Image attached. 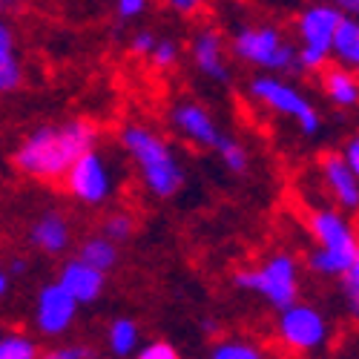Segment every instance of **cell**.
Masks as SVG:
<instances>
[{
	"instance_id": "22",
	"label": "cell",
	"mask_w": 359,
	"mask_h": 359,
	"mask_svg": "<svg viewBox=\"0 0 359 359\" xmlns=\"http://www.w3.org/2000/svg\"><path fill=\"white\" fill-rule=\"evenodd\" d=\"M353 264H359V262H345L337 253H327L322 248L311 250V256H308V267H311V271L313 273H325V276H339V273H345L348 267H353Z\"/></svg>"
},
{
	"instance_id": "25",
	"label": "cell",
	"mask_w": 359,
	"mask_h": 359,
	"mask_svg": "<svg viewBox=\"0 0 359 359\" xmlns=\"http://www.w3.org/2000/svg\"><path fill=\"white\" fill-rule=\"evenodd\" d=\"M210 359H264V356H262V351H259L256 345H250V342H222V345L210 353Z\"/></svg>"
},
{
	"instance_id": "24",
	"label": "cell",
	"mask_w": 359,
	"mask_h": 359,
	"mask_svg": "<svg viewBox=\"0 0 359 359\" xmlns=\"http://www.w3.org/2000/svg\"><path fill=\"white\" fill-rule=\"evenodd\" d=\"M178 55H182V46H178L172 38H156L153 49H149V64L156 69H170L178 64Z\"/></svg>"
},
{
	"instance_id": "29",
	"label": "cell",
	"mask_w": 359,
	"mask_h": 359,
	"mask_svg": "<svg viewBox=\"0 0 359 359\" xmlns=\"http://www.w3.org/2000/svg\"><path fill=\"white\" fill-rule=\"evenodd\" d=\"M149 6V0H115V15L121 20H138Z\"/></svg>"
},
{
	"instance_id": "35",
	"label": "cell",
	"mask_w": 359,
	"mask_h": 359,
	"mask_svg": "<svg viewBox=\"0 0 359 359\" xmlns=\"http://www.w3.org/2000/svg\"><path fill=\"white\" fill-rule=\"evenodd\" d=\"M6 293H9V273L0 267V299H4Z\"/></svg>"
},
{
	"instance_id": "2",
	"label": "cell",
	"mask_w": 359,
	"mask_h": 359,
	"mask_svg": "<svg viewBox=\"0 0 359 359\" xmlns=\"http://www.w3.org/2000/svg\"><path fill=\"white\" fill-rule=\"evenodd\" d=\"M121 147L141 170L144 187L156 198H172L184 187V167L178 164L172 147L156 130L144 124H127L121 130Z\"/></svg>"
},
{
	"instance_id": "10",
	"label": "cell",
	"mask_w": 359,
	"mask_h": 359,
	"mask_svg": "<svg viewBox=\"0 0 359 359\" xmlns=\"http://www.w3.org/2000/svg\"><path fill=\"white\" fill-rule=\"evenodd\" d=\"M78 302L57 285H43L41 293H38V305H35V325L43 337H61L67 334L75 316H78Z\"/></svg>"
},
{
	"instance_id": "32",
	"label": "cell",
	"mask_w": 359,
	"mask_h": 359,
	"mask_svg": "<svg viewBox=\"0 0 359 359\" xmlns=\"http://www.w3.org/2000/svg\"><path fill=\"white\" fill-rule=\"evenodd\" d=\"M342 161L353 170V172H359V138H348V144H345V149H342Z\"/></svg>"
},
{
	"instance_id": "11",
	"label": "cell",
	"mask_w": 359,
	"mask_h": 359,
	"mask_svg": "<svg viewBox=\"0 0 359 359\" xmlns=\"http://www.w3.org/2000/svg\"><path fill=\"white\" fill-rule=\"evenodd\" d=\"M172 127L187 141H193L196 147H204V149H213L222 138L216 118L196 101H178L172 107Z\"/></svg>"
},
{
	"instance_id": "6",
	"label": "cell",
	"mask_w": 359,
	"mask_h": 359,
	"mask_svg": "<svg viewBox=\"0 0 359 359\" xmlns=\"http://www.w3.org/2000/svg\"><path fill=\"white\" fill-rule=\"evenodd\" d=\"M250 98L259 101L262 107H267L271 112H279L290 121H296V127L305 135H316L322 127V115L316 112V107L299 93L296 86H290L287 81L273 75H259L250 81Z\"/></svg>"
},
{
	"instance_id": "15",
	"label": "cell",
	"mask_w": 359,
	"mask_h": 359,
	"mask_svg": "<svg viewBox=\"0 0 359 359\" xmlns=\"http://www.w3.org/2000/svg\"><path fill=\"white\" fill-rule=\"evenodd\" d=\"M29 238H32V245L49 256H57L69 248V238H72V230H69V222L61 216V213H43L38 216V222L32 224L29 230Z\"/></svg>"
},
{
	"instance_id": "13",
	"label": "cell",
	"mask_w": 359,
	"mask_h": 359,
	"mask_svg": "<svg viewBox=\"0 0 359 359\" xmlns=\"http://www.w3.org/2000/svg\"><path fill=\"white\" fill-rule=\"evenodd\" d=\"M57 285H61L78 305H93V302H98L101 293H104L107 273L98 271V267H93V264H86L83 259H69L61 267Z\"/></svg>"
},
{
	"instance_id": "18",
	"label": "cell",
	"mask_w": 359,
	"mask_h": 359,
	"mask_svg": "<svg viewBox=\"0 0 359 359\" xmlns=\"http://www.w3.org/2000/svg\"><path fill=\"white\" fill-rule=\"evenodd\" d=\"M23 83V67L18 61L15 32L6 20H0V93H12Z\"/></svg>"
},
{
	"instance_id": "33",
	"label": "cell",
	"mask_w": 359,
	"mask_h": 359,
	"mask_svg": "<svg viewBox=\"0 0 359 359\" xmlns=\"http://www.w3.org/2000/svg\"><path fill=\"white\" fill-rule=\"evenodd\" d=\"M207 4V0H167V6L178 15H196L201 6Z\"/></svg>"
},
{
	"instance_id": "16",
	"label": "cell",
	"mask_w": 359,
	"mask_h": 359,
	"mask_svg": "<svg viewBox=\"0 0 359 359\" xmlns=\"http://www.w3.org/2000/svg\"><path fill=\"white\" fill-rule=\"evenodd\" d=\"M322 86H325V95L331 98L337 107H356L359 101V81L353 75V69L337 64V67H322Z\"/></svg>"
},
{
	"instance_id": "14",
	"label": "cell",
	"mask_w": 359,
	"mask_h": 359,
	"mask_svg": "<svg viewBox=\"0 0 359 359\" xmlns=\"http://www.w3.org/2000/svg\"><path fill=\"white\" fill-rule=\"evenodd\" d=\"M322 175H325V184L327 190L334 193V198L348 207V210H356L359 204V184H356V172L342 161L339 153H331L322 158Z\"/></svg>"
},
{
	"instance_id": "34",
	"label": "cell",
	"mask_w": 359,
	"mask_h": 359,
	"mask_svg": "<svg viewBox=\"0 0 359 359\" xmlns=\"http://www.w3.org/2000/svg\"><path fill=\"white\" fill-rule=\"evenodd\" d=\"M331 4H334L342 15H353V18H356V12H359V0H331Z\"/></svg>"
},
{
	"instance_id": "31",
	"label": "cell",
	"mask_w": 359,
	"mask_h": 359,
	"mask_svg": "<svg viewBox=\"0 0 359 359\" xmlns=\"http://www.w3.org/2000/svg\"><path fill=\"white\" fill-rule=\"evenodd\" d=\"M153 43H156V35L149 32V29H141V32H135L130 38V52L138 55V57H147L149 49H153Z\"/></svg>"
},
{
	"instance_id": "20",
	"label": "cell",
	"mask_w": 359,
	"mask_h": 359,
	"mask_svg": "<svg viewBox=\"0 0 359 359\" xmlns=\"http://www.w3.org/2000/svg\"><path fill=\"white\" fill-rule=\"evenodd\" d=\"M78 259H83L86 264H93V267H98V271L107 273L118 262V248H115V242H109L107 236H95V238H86V242L81 245Z\"/></svg>"
},
{
	"instance_id": "3",
	"label": "cell",
	"mask_w": 359,
	"mask_h": 359,
	"mask_svg": "<svg viewBox=\"0 0 359 359\" xmlns=\"http://www.w3.org/2000/svg\"><path fill=\"white\" fill-rule=\"evenodd\" d=\"M233 52L238 61L267 72H290L296 69V46L271 23H250L236 29Z\"/></svg>"
},
{
	"instance_id": "17",
	"label": "cell",
	"mask_w": 359,
	"mask_h": 359,
	"mask_svg": "<svg viewBox=\"0 0 359 359\" xmlns=\"http://www.w3.org/2000/svg\"><path fill=\"white\" fill-rule=\"evenodd\" d=\"M331 55L348 69L359 67V23L353 15H342L337 29H334V38H331Z\"/></svg>"
},
{
	"instance_id": "12",
	"label": "cell",
	"mask_w": 359,
	"mask_h": 359,
	"mask_svg": "<svg viewBox=\"0 0 359 359\" xmlns=\"http://www.w3.org/2000/svg\"><path fill=\"white\" fill-rule=\"evenodd\" d=\"M193 61L204 78H210L216 83H230V64L224 55V38L219 29L204 26L193 38Z\"/></svg>"
},
{
	"instance_id": "36",
	"label": "cell",
	"mask_w": 359,
	"mask_h": 359,
	"mask_svg": "<svg viewBox=\"0 0 359 359\" xmlns=\"http://www.w3.org/2000/svg\"><path fill=\"white\" fill-rule=\"evenodd\" d=\"M9 271H12V273H26V259H12Z\"/></svg>"
},
{
	"instance_id": "26",
	"label": "cell",
	"mask_w": 359,
	"mask_h": 359,
	"mask_svg": "<svg viewBox=\"0 0 359 359\" xmlns=\"http://www.w3.org/2000/svg\"><path fill=\"white\" fill-rule=\"evenodd\" d=\"M133 227H135V222L127 213H115L104 222V236L118 245V242H127V238L133 236Z\"/></svg>"
},
{
	"instance_id": "28",
	"label": "cell",
	"mask_w": 359,
	"mask_h": 359,
	"mask_svg": "<svg viewBox=\"0 0 359 359\" xmlns=\"http://www.w3.org/2000/svg\"><path fill=\"white\" fill-rule=\"evenodd\" d=\"M135 359H182V353L170 342H149L135 353Z\"/></svg>"
},
{
	"instance_id": "19",
	"label": "cell",
	"mask_w": 359,
	"mask_h": 359,
	"mask_svg": "<svg viewBox=\"0 0 359 359\" xmlns=\"http://www.w3.org/2000/svg\"><path fill=\"white\" fill-rule=\"evenodd\" d=\"M138 339H141V327L135 319L130 316H118L109 322V331H107V345H109V353L118 356V359H127L135 353L138 348Z\"/></svg>"
},
{
	"instance_id": "7",
	"label": "cell",
	"mask_w": 359,
	"mask_h": 359,
	"mask_svg": "<svg viewBox=\"0 0 359 359\" xmlns=\"http://www.w3.org/2000/svg\"><path fill=\"white\" fill-rule=\"evenodd\" d=\"M67 190L81 201V204H104L112 196V170L109 161L104 158L101 149H86L81 153L69 170L64 172Z\"/></svg>"
},
{
	"instance_id": "23",
	"label": "cell",
	"mask_w": 359,
	"mask_h": 359,
	"mask_svg": "<svg viewBox=\"0 0 359 359\" xmlns=\"http://www.w3.org/2000/svg\"><path fill=\"white\" fill-rule=\"evenodd\" d=\"M38 345L23 334L0 337V359H38Z\"/></svg>"
},
{
	"instance_id": "5",
	"label": "cell",
	"mask_w": 359,
	"mask_h": 359,
	"mask_svg": "<svg viewBox=\"0 0 359 359\" xmlns=\"http://www.w3.org/2000/svg\"><path fill=\"white\" fill-rule=\"evenodd\" d=\"M238 290L259 293L271 308L282 311L299 296V264L287 253H276L267 259L259 271H238L233 276Z\"/></svg>"
},
{
	"instance_id": "1",
	"label": "cell",
	"mask_w": 359,
	"mask_h": 359,
	"mask_svg": "<svg viewBox=\"0 0 359 359\" xmlns=\"http://www.w3.org/2000/svg\"><path fill=\"white\" fill-rule=\"evenodd\" d=\"M98 144V127L86 118H72L64 124H43L32 130L15 149V167L35 182H57L69 164Z\"/></svg>"
},
{
	"instance_id": "4",
	"label": "cell",
	"mask_w": 359,
	"mask_h": 359,
	"mask_svg": "<svg viewBox=\"0 0 359 359\" xmlns=\"http://www.w3.org/2000/svg\"><path fill=\"white\" fill-rule=\"evenodd\" d=\"M342 12L325 0V4H311L296 20V35L299 43L296 46V69H305V72H319L327 57H331V38H334V29L339 23Z\"/></svg>"
},
{
	"instance_id": "9",
	"label": "cell",
	"mask_w": 359,
	"mask_h": 359,
	"mask_svg": "<svg viewBox=\"0 0 359 359\" xmlns=\"http://www.w3.org/2000/svg\"><path fill=\"white\" fill-rule=\"evenodd\" d=\"M311 233L316 238V248H322L327 253H337L345 262H359L356 233L339 210H331V207L313 210L311 213Z\"/></svg>"
},
{
	"instance_id": "21",
	"label": "cell",
	"mask_w": 359,
	"mask_h": 359,
	"mask_svg": "<svg viewBox=\"0 0 359 359\" xmlns=\"http://www.w3.org/2000/svg\"><path fill=\"white\" fill-rule=\"evenodd\" d=\"M213 149L219 153L222 164H224L230 172H236V175L248 172V167H250V153L245 149V144H238L236 138H227V135H222V138H219V144H216Z\"/></svg>"
},
{
	"instance_id": "38",
	"label": "cell",
	"mask_w": 359,
	"mask_h": 359,
	"mask_svg": "<svg viewBox=\"0 0 359 359\" xmlns=\"http://www.w3.org/2000/svg\"><path fill=\"white\" fill-rule=\"evenodd\" d=\"M23 6V0H0V9H18Z\"/></svg>"
},
{
	"instance_id": "30",
	"label": "cell",
	"mask_w": 359,
	"mask_h": 359,
	"mask_svg": "<svg viewBox=\"0 0 359 359\" xmlns=\"http://www.w3.org/2000/svg\"><path fill=\"white\" fill-rule=\"evenodd\" d=\"M46 359H93V348L81 345V342H72V345L55 348L52 353H46Z\"/></svg>"
},
{
	"instance_id": "8",
	"label": "cell",
	"mask_w": 359,
	"mask_h": 359,
	"mask_svg": "<svg viewBox=\"0 0 359 359\" xmlns=\"http://www.w3.org/2000/svg\"><path fill=\"white\" fill-rule=\"evenodd\" d=\"M279 339L293 351H316L327 342V319L302 302H290L279 311Z\"/></svg>"
},
{
	"instance_id": "37",
	"label": "cell",
	"mask_w": 359,
	"mask_h": 359,
	"mask_svg": "<svg viewBox=\"0 0 359 359\" xmlns=\"http://www.w3.org/2000/svg\"><path fill=\"white\" fill-rule=\"evenodd\" d=\"M201 327H204L207 334H216V331H219V322H216V319H204V325H201Z\"/></svg>"
},
{
	"instance_id": "27",
	"label": "cell",
	"mask_w": 359,
	"mask_h": 359,
	"mask_svg": "<svg viewBox=\"0 0 359 359\" xmlns=\"http://www.w3.org/2000/svg\"><path fill=\"white\" fill-rule=\"evenodd\" d=\"M339 285H342V296L348 299L351 316H356L359 313V264H353L345 273H339Z\"/></svg>"
}]
</instances>
